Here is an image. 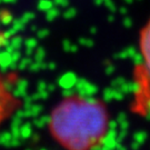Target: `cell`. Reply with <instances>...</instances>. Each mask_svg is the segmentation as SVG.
Instances as JSON below:
<instances>
[{"mask_svg":"<svg viewBox=\"0 0 150 150\" xmlns=\"http://www.w3.org/2000/svg\"><path fill=\"white\" fill-rule=\"evenodd\" d=\"M48 128L64 150H93L108 134L109 113L98 100L68 96L52 109Z\"/></svg>","mask_w":150,"mask_h":150,"instance_id":"1","label":"cell"},{"mask_svg":"<svg viewBox=\"0 0 150 150\" xmlns=\"http://www.w3.org/2000/svg\"><path fill=\"white\" fill-rule=\"evenodd\" d=\"M139 51L141 60L136 71L134 107L141 112L150 107V20L140 33Z\"/></svg>","mask_w":150,"mask_h":150,"instance_id":"2","label":"cell"},{"mask_svg":"<svg viewBox=\"0 0 150 150\" xmlns=\"http://www.w3.org/2000/svg\"><path fill=\"white\" fill-rule=\"evenodd\" d=\"M19 106V98L0 69V128L13 116Z\"/></svg>","mask_w":150,"mask_h":150,"instance_id":"3","label":"cell"}]
</instances>
